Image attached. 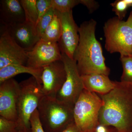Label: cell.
I'll return each instance as SVG.
<instances>
[{
	"instance_id": "cell-1",
	"label": "cell",
	"mask_w": 132,
	"mask_h": 132,
	"mask_svg": "<svg viewBox=\"0 0 132 132\" xmlns=\"http://www.w3.org/2000/svg\"><path fill=\"white\" fill-rule=\"evenodd\" d=\"M114 82L111 92L99 95L103 102L99 123L114 127L119 132H132V82Z\"/></svg>"
},
{
	"instance_id": "cell-2",
	"label": "cell",
	"mask_w": 132,
	"mask_h": 132,
	"mask_svg": "<svg viewBox=\"0 0 132 132\" xmlns=\"http://www.w3.org/2000/svg\"><path fill=\"white\" fill-rule=\"evenodd\" d=\"M96 25V21L91 19L82 22L79 28V41L73 59L81 76L95 73L108 76L110 73L101 45L95 37Z\"/></svg>"
},
{
	"instance_id": "cell-3",
	"label": "cell",
	"mask_w": 132,
	"mask_h": 132,
	"mask_svg": "<svg viewBox=\"0 0 132 132\" xmlns=\"http://www.w3.org/2000/svg\"><path fill=\"white\" fill-rule=\"evenodd\" d=\"M74 106L57 100L44 96L38 110L45 132H61L74 122Z\"/></svg>"
},
{
	"instance_id": "cell-4",
	"label": "cell",
	"mask_w": 132,
	"mask_h": 132,
	"mask_svg": "<svg viewBox=\"0 0 132 132\" xmlns=\"http://www.w3.org/2000/svg\"><path fill=\"white\" fill-rule=\"evenodd\" d=\"M104 31L108 52L119 53L120 57L132 56V11L126 21L117 16L109 19L104 25Z\"/></svg>"
},
{
	"instance_id": "cell-5",
	"label": "cell",
	"mask_w": 132,
	"mask_h": 132,
	"mask_svg": "<svg viewBox=\"0 0 132 132\" xmlns=\"http://www.w3.org/2000/svg\"><path fill=\"white\" fill-rule=\"evenodd\" d=\"M20 91L17 103L19 129L24 132L31 129V116L38 109L41 100L44 96L42 85L33 76L19 83Z\"/></svg>"
},
{
	"instance_id": "cell-6",
	"label": "cell",
	"mask_w": 132,
	"mask_h": 132,
	"mask_svg": "<svg viewBox=\"0 0 132 132\" xmlns=\"http://www.w3.org/2000/svg\"><path fill=\"white\" fill-rule=\"evenodd\" d=\"M102 105L100 95L83 89L73 108L74 122L81 131H92L100 124L99 113Z\"/></svg>"
},
{
	"instance_id": "cell-7",
	"label": "cell",
	"mask_w": 132,
	"mask_h": 132,
	"mask_svg": "<svg viewBox=\"0 0 132 132\" xmlns=\"http://www.w3.org/2000/svg\"><path fill=\"white\" fill-rule=\"evenodd\" d=\"M61 60L67 74L65 81L56 95L55 98L64 103L74 106L84 88L81 76L78 71L76 62L64 53Z\"/></svg>"
},
{
	"instance_id": "cell-8",
	"label": "cell",
	"mask_w": 132,
	"mask_h": 132,
	"mask_svg": "<svg viewBox=\"0 0 132 132\" xmlns=\"http://www.w3.org/2000/svg\"><path fill=\"white\" fill-rule=\"evenodd\" d=\"M61 26V35L59 40V48L64 53L73 59L74 54L79 41V28L74 20L72 10L61 13L55 10Z\"/></svg>"
},
{
	"instance_id": "cell-9",
	"label": "cell",
	"mask_w": 132,
	"mask_h": 132,
	"mask_svg": "<svg viewBox=\"0 0 132 132\" xmlns=\"http://www.w3.org/2000/svg\"><path fill=\"white\" fill-rule=\"evenodd\" d=\"M41 81L44 96L55 97L65 81L67 74L61 60L43 67Z\"/></svg>"
},
{
	"instance_id": "cell-10",
	"label": "cell",
	"mask_w": 132,
	"mask_h": 132,
	"mask_svg": "<svg viewBox=\"0 0 132 132\" xmlns=\"http://www.w3.org/2000/svg\"><path fill=\"white\" fill-rule=\"evenodd\" d=\"M1 29L0 69L9 65H27V52L14 41L3 27Z\"/></svg>"
},
{
	"instance_id": "cell-11",
	"label": "cell",
	"mask_w": 132,
	"mask_h": 132,
	"mask_svg": "<svg viewBox=\"0 0 132 132\" xmlns=\"http://www.w3.org/2000/svg\"><path fill=\"white\" fill-rule=\"evenodd\" d=\"M26 65L40 68L52 62L61 60L62 54L58 43H52L40 39L30 52H27Z\"/></svg>"
},
{
	"instance_id": "cell-12",
	"label": "cell",
	"mask_w": 132,
	"mask_h": 132,
	"mask_svg": "<svg viewBox=\"0 0 132 132\" xmlns=\"http://www.w3.org/2000/svg\"><path fill=\"white\" fill-rule=\"evenodd\" d=\"M20 85L13 78L0 83V115L17 121V103Z\"/></svg>"
},
{
	"instance_id": "cell-13",
	"label": "cell",
	"mask_w": 132,
	"mask_h": 132,
	"mask_svg": "<svg viewBox=\"0 0 132 132\" xmlns=\"http://www.w3.org/2000/svg\"><path fill=\"white\" fill-rule=\"evenodd\" d=\"M2 26L14 41L26 52L32 50L40 39L35 29L26 22L11 26Z\"/></svg>"
},
{
	"instance_id": "cell-14",
	"label": "cell",
	"mask_w": 132,
	"mask_h": 132,
	"mask_svg": "<svg viewBox=\"0 0 132 132\" xmlns=\"http://www.w3.org/2000/svg\"><path fill=\"white\" fill-rule=\"evenodd\" d=\"M0 20L2 26H9L26 21L24 9L20 1L1 0Z\"/></svg>"
},
{
	"instance_id": "cell-15",
	"label": "cell",
	"mask_w": 132,
	"mask_h": 132,
	"mask_svg": "<svg viewBox=\"0 0 132 132\" xmlns=\"http://www.w3.org/2000/svg\"><path fill=\"white\" fill-rule=\"evenodd\" d=\"M84 89L99 95L108 93L115 86L114 81L111 80L108 76L95 73L81 76Z\"/></svg>"
},
{
	"instance_id": "cell-16",
	"label": "cell",
	"mask_w": 132,
	"mask_h": 132,
	"mask_svg": "<svg viewBox=\"0 0 132 132\" xmlns=\"http://www.w3.org/2000/svg\"><path fill=\"white\" fill-rule=\"evenodd\" d=\"M43 68H35L22 65H11L0 69V83L21 73H28L42 85L41 77Z\"/></svg>"
},
{
	"instance_id": "cell-17",
	"label": "cell",
	"mask_w": 132,
	"mask_h": 132,
	"mask_svg": "<svg viewBox=\"0 0 132 132\" xmlns=\"http://www.w3.org/2000/svg\"><path fill=\"white\" fill-rule=\"evenodd\" d=\"M61 35V26L57 15L55 14L50 24L43 34L40 39L47 42L58 43Z\"/></svg>"
},
{
	"instance_id": "cell-18",
	"label": "cell",
	"mask_w": 132,
	"mask_h": 132,
	"mask_svg": "<svg viewBox=\"0 0 132 132\" xmlns=\"http://www.w3.org/2000/svg\"><path fill=\"white\" fill-rule=\"evenodd\" d=\"M36 0H20L24 9L26 22L30 24L36 29L38 20V13L36 5Z\"/></svg>"
},
{
	"instance_id": "cell-19",
	"label": "cell",
	"mask_w": 132,
	"mask_h": 132,
	"mask_svg": "<svg viewBox=\"0 0 132 132\" xmlns=\"http://www.w3.org/2000/svg\"><path fill=\"white\" fill-rule=\"evenodd\" d=\"M55 14V10L52 7L38 20L36 27V30L37 35L40 39L46 29L52 21Z\"/></svg>"
},
{
	"instance_id": "cell-20",
	"label": "cell",
	"mask_w": 132,
	"mask_h": 132,
	"mask_svg": "<svg viewBox=\"0 0 132 132\" xmlns=\"http://www.w3.org/2000/svg\"><path fill=\"white\" fill-rule=\"evenodd\" d=\"M52 7L61 13L70 12L80 3V0H52Z\"/></svg>"
},
{
	"instance_id": "cell-21",
	"label": "cell",
	"mask_w": 132,
	"mask_h": 132,
	"mask_svg": "<svg viewBox=\"0 0 132 132\" xmlns=\"http://www.w3.org/2000/svg\"><path fill=\"white\" fill-rule=\"evenodd\" d=\"M123 72L121 81L132 82V56L120 57Z\"/></svg>"
},
{
	"instance_id": "cell-22",
	"label": "cell",
	"mask_w": 132,
	"mask_h": 132,
	"mask_svg": "<svg viewBox=\"0 0 132 132\" xmlns=\"http://www.w3.org/2000/svg\"><path fill=\"white\" fill-rule=\"evenodd\" d=\"M19 123L0 116V132H19Z\"/></svg>"
},
{
	"instance_id": "cell-23",
	"label": "cell",
	"mask_w": 132,
	"mask_h": 132,
	"mask_svg": "<svg viewBox=\"0 0 132 132\" xmlns=\"http://www.w3.org/2000/svg\"><path fill=\"white\" fill-rule=\"evenodd\" d=\"M112 10L115 13L117 17L121 20H123L127 14V11L129 6L126 0H117L111 3Z\"/></svg>"
},
{
	"instance_id": "cell-24",
	"label": "cell",
	"mask_w": 132,
	"mask_h": 132,
	"mask_svg": "<svg viewBox=\"0 0 132 132\" xmlns=\"http://www.w3.org/2000/svg\"><path fill=\"white\" fill-rule=\"evenodd\" d=\"M30 122L31 129L28 132H45L39 118L38 109L31 116Z\"/></svg>"
},
{
	"instance_id": "cell-25",
	"label": "cell",
	"mask_w": 132,
	"mask_h": 132,
	"mask_svg": "<svg viewBox=\"0 0 132 132\" xmlns=\"http://www.w3.org/2000/svg\"><path fill=\"white\" fill-rule=\"evenodd\" d=\"M36 5L39 20L52 7V0H36Z\"/></svg>"
},
{
	"instance_id": "cell-26",
	"label": "cell",
	"mask_w": 132,
	"mask_h": 132,
	"mask_svg": "<svg viewBox=\"0 0 132 132\" xmlns=\"http://www.w3.org/2000/svg\"><path fill=\"white\" fill-rule=\"evenodd\" d=\"M90 132H119L114 127L99 124L97 127Z\"/></svg>"
},
{
	"instance_id": "cell-27",
	"label": "cell",
	"mask_w": 132,
	"mask_h": 132,
	"mask_svg": "<svg viewBox=\"0 0 132 132\" xmlns=\"http://www.w3.org/2000/svg\"><path fill=\"white\" fill-rule=\"evenodd\" d=\"M80 3L86 6L91 12H93L98 7L97 2L91 0H80Z\"/></svg>"
},
{
	"instance_id": "cell-28",
	"label": "cell",
	"mask_w": 132,
	"mask_h": 132,
	"mask_svg": "<svg viewBox=\"0 0 132 132\" xmlns=\"http://www.w3.org/2000/svg\"><path fill=\"white\" fill-rule=\"evenodd\" d=\"M61 132H81L75 122L69 125Z\"/></svg>"
},
{
	"instance_id": "cell-29",
	"label": "cell",
	"mask_w": 132,
	"mask_h": 132,
	"mask_svg": "<svg viewBox=\"0 0 132 132\" xmlns=\"http://www.w3.org/2000/svg\"><path fill=\"white\" fill-rule=\"evenodd\" d=\"M19 132H24L23 131H19Z\"/></svg>"
},
{
	"instance_id": "cell-30",
	"label": "cell",
	"mask_w": 132,
	"mask_h": 132,
	"mask_svg": "<svg viewBox=\"0 0 132 132\" xmlns=\"http://www.w3.org/2000/svg\"></svg>"
}]
</instances>
